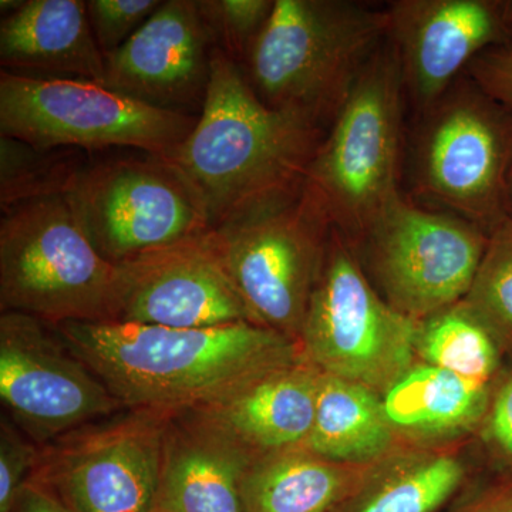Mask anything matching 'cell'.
I'll return each instance as SVG.
<instances>
[{"instance_id":"obj_8","label":"cell","mask_w":512,"mask_h":512,"mask_svg":"<svg viewBox=\"0 0 512 512\" xmlns=\"http://www.w3.org/2000/svg\"><path fill=\"white\" fill-rule=\"evenodd\" d=\"M197 119L89 80L0 74V136L40 150L130 148L167 157Z\"/></svg>"},{"instance_id":"obj_35","label":"cell","mask_w":512,"mask_h":512,"mask_svg":"<svg viewBox=\"0 0 512 512\" xmlns=\"http://www.w3.org/2000/svg\"><path fill=\"white\" fill-rule=\"evenodd\" d=\"M511 12H512V10H511ZM511 43H512V40H511Z\"/></svg>"},{"instance_id":"obj_26","label":"cell","mask_w":512,"mask_h":512,"mask_svg":"<svg viewBox=\"0 0 512 512\" xmlns=\"http://www.w3.org/2000/svg\"><path fill=\"white\" fill-rule=\"evenodd\" d=\"M480 319L505 355H512V217L488 234L473 284L461 301Z\"/></svg>"},{"instance_id":"obj_13","label":"cell","mask_w":512,"mask_h":512,"mask_svg":"<svg viewBox=\"0 0 512 512\" xmlns=\"http://www.w3.org/2000/svg\"><path fill=\"white\" fill-rule=\"evenodd\" d=\"M0 399L40 447L124 410L56 326L20 312L0 315Z\"/></svg>"},{"instance_id":"obj_34","label":"cell","mask_w":512,"mask_h":512,"mask_svg":"<svg viewBox=\"0 0 512 512\" xmlns=\"http://www.w3.org/2000/svg\"><path fill=\"white\" fill-rule=\"evenodd\" d=\"M507 208H508V215H510V217H512V174L510 177V183H508Z\"/></svg>"},{"instance_id":"obj_1","label":"cell","mask_w":512,"mask_h":512,"mask_svg":"<svg viewBox=\"0 0 512 512\" xmlns=\"http://www.w3.org/2000/svg\"><path fill=\"white\" fill-rule=\"evenodd\" d=\"M325 134L303 114L266 106L239 64L215 47L197 123L161 158L212 229L298 194Z\"/></svg>"},{"instance_id":"obj_12","label":"cell","mask_w":512,"mask_h":512,"mask_svg":"<svg viewBox=\"0 0 512 512\" xmlns=\"http://www.w3.org/2000/svg\"><path fill=\"white\" fill-rule=\"evenodd\" d=\"M67 195L94 247L114 265L211 229L180 177L153 154L84 163Z\"/></svg>"},{"instance_id":"obj_25","label":"cell","mask_w":512,"mask_h":512,"mask_svg":"<svg viewBox=\"0 0 512 512\" xmlns=\"http://www.w3.org/2000/svg\"><path fill=\"white\" fill-rule=\"evenodd\" d=\"M2 211L32 198L67 194L83 164L67 148L40 150L12 137H0Z\"/></svg>"},{"instance_id":"obj_30","label":"cell","mask_w":512,"mask_h":512,"mask_svg":"<svg viewBox=\"0 0 512 512\" xmlns=\"http://www.w3.org/2000/svg\"><path fill=\"white\" fill-rule=\"evenodd\" d=\"M40 446L2 414L0 419V512H10L39 460Z\"/></svg>"},{"instance_id":"obj_23","label":"cell","mask_w":512,"mask_h":512,"mask_svg":"<svg viewBox=\"0 0 512 512\" xmlns=\"http://www.w3.org/2000/svg\"><path fill=\"white\" fill-rule=\"evenodd\" d=\"M466 478L467 468L453 454L397 450L370 466L335 512H440Z\"/></svg>"},{"instance_id":"obj_22","label":"cell","mask_w":512,"mask_h":512,"mask_svg":"<svg viewBox=\"0 0 512 512\" xmlns=\"http://www.w3.org/2000/svg\"><path fill=\"white\" fill-rule=\"evenodd\" d=\"M397 440L380 394L320 375L315 421L303 448L336 463L372 466L396 453Z\"/></svg>"},{"instance_id":"obj_2","label":"cell","mask_w":512,"mask_h":512,"mask_svg":"<svg viewBox=\"0 0 512 512\" xmlns=\"http://www.w3.org/2000/svg\"><path fill=\"white\" fill-rule=\"evenodd\" d=\"M56 329L124 409H198L303 356L296 340L249 322L177 329L106 320Z\"/></svg>"},{"instance_id":"obj_20","label":"cell","mask_w":512,"mask_h":512,"mask_svg":"<svg viewBox=\"0 0 512 512\" xmlns=\"http://www.w3.org/2000/svg\"><path fill=\"white\" fill-rule=\"evenodd\" d=\"M493 384L417 362L383 394L384 412L397 439L430 446L477 431Z\"/></svg>"},{"instance_id":"obj_28","label":"cell","mask_w":512,"mask_h":512,"mask_svg":"<svg viewBox=\"0 0 512 512\" xmlns=\"http://www.w3.org/2000/svg\"><path fill=\"white\" fill-rule=\"evenodd\" d=\"M160 0H89L87 15L103 56L116 52L161 6Z\"/></svg>"},{"instance_id":"obj_16","label":"cell","mask_w":512,"mask_h":512,"mask_svg":"<svg viewBox=\"0 0 512 512\" xmlns=\"http://www.w3.org/2000/svg\"><path fill=\"white\" fill-rule=\"evenodd\" d=\"M215 47L200 2L167 0L123 46L104 56V86L158 109L198 116Z\"/></svg>"},{"instance_id":"obj_21","label":"cell","mask_w":512,"mask_h":512,"mask_svg":"<svg viewBox=\"0 0 512 512\" xmlns=\"http://www.w3.org/2000/svg\"><path fill=\"white\" fill-rule=\"evenodd\" d=\"M369 468L336 463L303 447L261 454L245 477V508L247 512H335Z\"/></svg>"},{"instance_id":"obj_11","label":"cell","mask_w":512,"mask_h":512,"mask_svg":"<svg viewBox=\"0 0 512 512\" xmlns=\"http://www.w3.org/2000/svg\"><path fill=\"white\" fill-rule=\"evenodd\" d=\"M173 413L124 409L40 447L32 480L73 512H153Z\"/></svg>"},{"instance_id":"obj_6","label":"cell","mask_w":512,"mask_h":512,"mask_svg":"<svg viewBox=\"0 0 512 512\" xmlns=\"http://www.w3.org/2000/svg\"><path fill=\"white\" fill-rule=\"evenodd\" d=\"M0 311L57 326L113 319L116 265L86 234L67 194L2 211Z\"/></svg>"},{"instance_id":"obj_27","label":"cell","mask_w":512,"mask_h":512,"mask_svg":"<svg viewBox=\"0 0 512 512\" xmlns=\"http://www.w3.org/2000/svg\"><path fill=\"white\" fill-rule=\"evenodd\" d=\"M274 5L275 0H204L200 9L217 49L238 63L247 59Z\"/></svg>"},{"instance_id":"obj_17","label":"cell","mask_w":512,"mask_h":512,"mask_svg":"<svg viewBox=\"0 0 512 512\" xmlns=\"http://www.w3.org/2000/svg\"><path fill=\"white\" fill-rule=\"evenodd\" d=\"M256 456L198 410L171 414L153 512H247L244 481Z\"/></svg>"},{"instance_id":"obj_14","label":"cell","mask_w":512,"mask_h":512,"mask_svg":"<svg viewBox=\"0 0 512 512\" xmlns=\"http://www.w3.org/2000/svg\"><path fill=\"white\" fill-rule=\"evenodd\" d=\"M116 268L114 322L177 329L254 323L208 231Z\"/></svg>"},{"instance_id":"obj_33","label":"cell","mask_w":512,"mask_h":512,"mask_svg":"<svg viewBox=\"0 0 512 512\" xmlns=\"http://www.w3.org/2000/svg\"><path fill=\"white\" fill-rule=\"evenodd\" d=\"M10 512H73L49 488L29 478Z\"/></svg>"},{"instance_id":"obj_10","label":"cell","mask_w":512,"mask_h":512,"mask_svg":"<svg viewBox=\"0 0 512 512\" xmlns=\"http://www.w3.org/2000/svg\"><path fill=\"white\" fill-rule=\"evenodd\" d=\"M487 241L473 222L402 192L356 248L365 251L380 295L420 322L466 298Z\"/></svg>"},{"instance_id":"obj_18","label":"cell","mask_w":512,"mask_h":512,"mask_svg":"<svg viewBox=\"0 0 512 512\" xmlns=\"http://www.w3.org/2000/svg\"><path fill=\"white\" fill-rule=\"evenodd\" d=\"M320 375L302 356L192 410L210 417L258 456L303 447L315 421Z\"/></svg>"},{"instance_id":"obj_9","label":"cell","mask_w":512,"mask_h":512,"mask_svg":"<svg viewBox=\"0 0 512 512\" xmlns=\"http://www.w3.org/2000/svg\"><path fill=\"white\" fill-rule=\"evenodd\" d=\"M332 228L302 190L208 231L254 323L298 342Z\"/></svg>"},{"instance_id":"obj_32","label":"cell","mask_w":512,"mask_h":512,"mask_svg":"<svg viewBox=\"0 0 512 512\" xmlns=\"http://www.w3.org/2000/svg\"><path fill=\"white\" fill-rule=\"evenodd\" d=\"M453 512H512V476H498Z\"/></svg>"},{"instance_id":"obj_15","label":"cell","mask_w":512,"mask_h":512,"mask_svg":"<svg viewBox=\"0 0 512 512\" xmlns=\"http://www.w3.org/2000/svg\"><path fill=\"white\" fill-rule=\"evenodd\" d=\"M384 9L387 40L416 113L478 56L512 40V0H393Z\"/></svg>"},{"instance_id":"obj_29","label":"cell","mask_w":512,"mask_h":512,"mask_svg":"<svg viewBox=\"0 0 512 512\" xmlns=\"http://www.w3.org/2000/svg\"><path fill=\"white\" fill-rule=\"evenodd\" d=\"M498 476H512V363H504L477 430Z\"/></svg>"},{"instance_id":"obj_31","label":"cell","mask_w":512,"mask_h":512,"mask_svg":"<svg viewBox=\"0 0 512 512\" xmlns=\"http://www.w3.org/2000/svg\"><path fill=\"white\" fill-rule=\"evenodd\" d=\"M466 73L481 89L512 109V43L487 50Z\"/></svg>"},{"instance_id":"obj_19","label":"cell","mask_w":512,"mask_h":512,"mask_svg":"<svg viewBox=\"0 0 512 512\" xmlns=\"http://www.w3.org/2000/svg\"><path fill=\"white\" fill-rule=\"evenodd\" d=\"M5 72L103 84L104 56L94 39L86 2L28 0L0 23Z\"/></svg>"},{"instance_id":"obj_7","label":"cell","mask_w":512,"mask_h":512,"mask_svg":"<svg viewBox=\"0 0 512 512\" xmlns=\"http://www.w3.org/2000/svg\"><path fill=\"white\" fill-rule=\"evenodd\" d=\"M419 320L373 288L355 249L333 231L298 343L319 372L383 396L417 363Z\"/></svg>"},{"instance_id":"obj_3","label":"cell","mask_w":512,"mask_h":512,"mask_svg":"<svg viewBox=\"0 0 512 512\" xmlns=\"http://www.w3.org/2000/svg\"><path fill=\"white\" fill-rule=\"evenodd\" d=\"M387 40L384 8L353 0H275L247 56V76L266 106L326 128Z\"/></svg>"},{"instance_id":"obj_5","label":"cell","mask_w":512,"mask_h":512,"mask_svg":"<svg viewBox=\"0 0 512 512\" xmlns=\"http://www.w3.org/2000/svg\"><path fill=\"white\" fill-rule=\"evenodd\" d=\"M417 117L410 141L414 194L490 234L508 217L511 107L464 73Z\"/></svg>"},{"instance_id":"obj_4","label":"cell","mask_w":512,"mask_h":512,"mask_svg":"<svg viewBox=\"0 0 512 512\" xmlns=\"http://www.w3.org/2000/svg\"><path fill=\"white\" fill-rule=\"evenodd\" d=\"M406 101L399 62L386 40L330 123L302 185L353 249L403 192Z\"/></svg>"},{"instance_id":"obj_24","label":"cell","mask_w":512,"mask_h":512,"mask_svg":"<svg viewBox=\"0 0 512 512\" xmlns=\"http://www.w3.org/2000/svg\"><path fill=\"white\" fill-rule=\"evenodd\" d=\"M417 362L493 384L507 355L497 340L463 302L420 320Z\"/></svg>"}]
</instances>
